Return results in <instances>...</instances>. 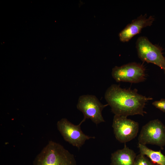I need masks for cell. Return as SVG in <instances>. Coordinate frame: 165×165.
Instances as JSON below:
<instances>
[{
    "mask_svg": "<svg viewBox=\"0 0 165 165\" xmlns=\"http://www.w3.org/2000/svg\"><path fill=\"white\" fill-rule=\"evenodd\" d=\"M108 105V104H102L95 96L86 94L79 97L76 107L83 113V120L85 121L87 119H90L97 125L105 122L102 112Z\"/></svg>",
    "mask_w": 165,
    "mask_h": 165,
    "instance_id": "4",
    "label": "cell"
},
{
    "mask_svg": "<svg viewBox=\"0 0 165 165\" xmlns=\"http://www.w3.org/2000/svg\"><path fill=\"white\" fill-rule=\"evenodd\" d=\"M155 19L154 16L148 17L146 14L138 16L120 32L119 36L120 41L123 42L129 41L134 36L139 33L143 28L151 26Z\"/></svg>",
    "mask_w": 165,
    "mask_h": 165,
    "instance_id": "9",
    "label": "cell"
},
{
    "mask_svg": "<svg viewBox=\"0 0 165 165\" xmlns=\"http://www.w3.org/2000/svg\"><path fill=\"white\" fill-rule=\"evenodd\" d=\"M85 121L83 119L78 125H75L67 119L62 118L57 123V129L64 140L79 149L86 140L95 138L85 134L81 130V125Z\"/></svg>",
    "mask_w": 165,
    "mask_h": 165,
    "instance_id": "6",
    "label": "cell"
},
{
    "mask_svg": "<svg viewBox=\"0 0 165 165\" xmlns=\"http://www.w3.org/2000/svg\"><path fill=\"white\" fill-rule=\"evenodd\" d=\"M105 98L116 115L127 117L139 115L144 116L146 103L152 98L139 94L136 89H123L112 84L107 90Z\"/></svg>",
    "mask_w": 165,
    "mask_h": 165,
    "instance_id": "1",
    "label": "cell"
},
{
    "mask_svg": "<svg viewBox=\"0 0 165 165\" xmlns=\"http://www.w3.org/2000/svg\"><path fill=\"white\" fill-rule=\"evenodd\" d=\"M138 147L140 153L146 156L154 164L165 165V155L160 151H155L148 148L145 145L138 143Z\"/></svg>",
    "mask_w": 165,
    "mask_h": 165,
    "instance_id": "11",
    "label": "cell"
},
{
    "mask_svg": "<svg viewBox=\"0 0 165 165\" xmlns=\"http://www.w3.org/2000/svg\"><path fill=\"white\" fill-rule=\"evenodd\" d=\"M152 105L156 108L165 112V99H161L160 100L154 101Z\"/></svg>",
    "mask_w": 165,
    "mask_h": 165,
    "instance_id": "13",
    "label": "cell"
},
{
    "mask_svg": "<svg viewBox=\"0 0 165 165\" xmlns=\"http://www.w3.org/2000/svg\"><path fill=\"white\" fill-rule=\"evenodd\" d=\"M33 165H76L74 155L61 144L50 141L35 159Z\"/></svg>",
    "mask_w": 165,
    "mask_h": 165,
    "instance_id": "2",
    "label": "cell"
},
{
    "mask_svg": "<svg viewBox=\"0 0 165 165\" xmlns=\"http://www.w3.org/2000/svg\"><path fill=\"white\" fill-rule=\"evenodd\" d=\"M138 141L143 145H155L163 148L165 145V126L158 119L149 121L142 127Z\"/></svg>",
    "mask_w": 165,
    "mask_h": 165,
    "instance_id": "5",
    "label": "cell"
},
{
    "mask_svg": "<svg viewBox=\"0 0 165 165\" xmlns=\"http://www.w3.org/2000/svg\"><path fill=\"white\" fill-rule=\"evenodd\" d=\"M136 46L138 56L141 61L157 65L165 73V58L162 48L153 44L144 36L137 39Z\"/></svg>",
    "mask_w": 165,
    "mask_h": 165,
    "instance_id": "3",
    "label": "cell"
},
{
    "mask_svg": "<svg viewBox=\"0 0 165 165\" xmlns=\"http://www.w3.org/2000/svg\"><path fill=\"white\" fill-rule=\"evenodd\" d=\"M112 75L117 82L137 83L145 80V69L143 65L131 62L120 66H115L112 69Z\"/></svg>",
    "mask_w": 165,
    "mask_h": 165,
    "instance_id": "7",
    "label": "cell"
},
{
    "mask_svg": "<svg viewBox=\"0 0 165 165\" xmlns=\"http://www.w3.org/2000/svg\"><path fill=\"white\" fill-rule=\"evenodd\" d=\"M112 127L115 137L119 142L126 143L134 138L138 132V123L127 117L115 115Z\"/></svg>",
    "mask_w": 165,
    "mask_h": 165,
    "instance_id": "8",
    "label": "cell"
},
{
    "mask_svg": "<svg viewBox=\"0 0 165 165\" xmlns=\"http://www.w3.org/2000/svg\"><path fill=\"white\" fill-rule=\"evenodd\" d=\"M134 165H155L145 156L140 154L137 156L135 158Z\"/></svg>",
    "mask_w": 165,
    "mask_h": 165,
    "instance_id": "12",
    "label": "cell"
},
{
    "mask_svg": "<svg viewBox=\"0 0 165 165\" xmlns=\"http://www.w3.org/2000/svg\"><path fill=\"white\" fill-rule=\"evenodd\" d=\"M135 153L125 144L122 149L111 154V165H134L136 157Z\"/></svg>",
    "mask_w": 165,
    "mask_h": 165,
    "instance_id": "10",
    "label": "cell"
}]
</instances>
